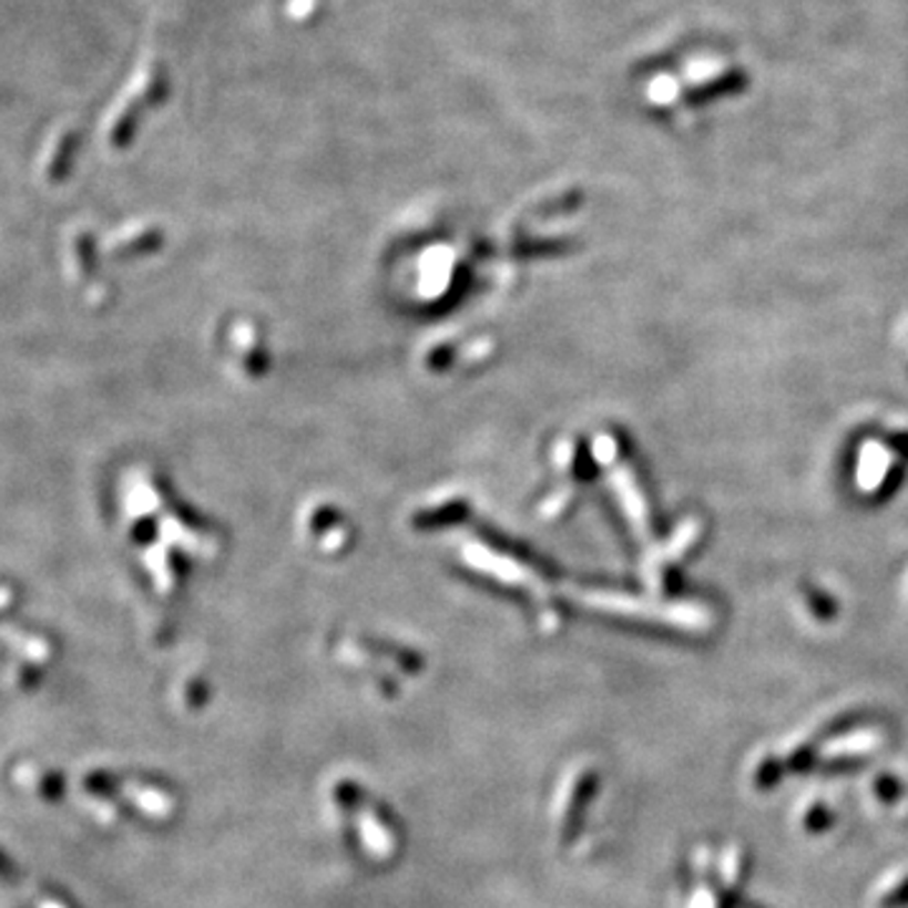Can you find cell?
<instances>
[{
    "label": "cell",
    "instance_id": "obj_1",
    "mask_svg": "<svg viewBox=\"0 0 908 908\" xmlns=\"http://www.w3.org/2000/svg\"><path fill=\"white\" fill-rule=\"evenodd\" d=\"M359 836L366 846V853L376 860H387L394 848H397V838H394L387 820H381L379 815L371 810H364L359 815Z\"/></svg>",
    "mask_w": 908,
    "mask_h": 908
},
{
    "label": "cell",
    "instance_id": "obj_2",
    "mask_svg": "<svg viewBox=\"0 0 908 908\" xmlns=\"http://www.w3.org/2000/svg\"><path fill=\"white\" fill-rule=\"evenodd\" d=\"M595 785H599V779H595V773H583L578 775L575 785H573V793H571V800H568L565 807V815H563V838L568 840L578 830V823H581V815L585 810V805H589L591 795L595 793Z\"/></svg>",
    "mask_w": 908,
    "mask_h": 908
},
{
    "label": "cell",
    "instance_id": "obj_3",
    "mask_svg": "<svg viewBox=\"0 0 908 908\" xmlns=\"http://www.w3.org/2000/svg\"><path fill=\"white\" fill-rule=\"evenodd\" d=\"M745 856H742L739 848H730L724 853L722 858V884H724V891L727 888H737L742 876H745Z\"/></svg>",
    "mask_w": 908,
    "mask_h": 908
},
{
    "label": "cell",
    "instance_id": "obj_4",
    "mask_svg": "<svg viewBox=\"0 0 908 908\" xmlns=\"http://www.w3.org/2000/svg\"><path fill=\"white\" fill-rule=\"evenodd\" d=\"M880 739L884 737H880L878 732H858V735L838 742V745L833 747V755H858V752L876 749L880 745Z\"/></svg>",
    "mask_w": 908,
    "mask_h": 908
},
{
    "label": "cell",
    "instance_id": "obj_5",
    "mask_svg": "<svg viewBox=\"0 0 908 908\" xmlns=\"http://www.w3.org/2000/svg\"><path fill=\"white\" fill-rule=\"evenodd\" d=\"M785 763H779L775 757H767L759 763V767L755 769V785L759 790H769V787L779 783V777L785 773Z\"/></svg>",
    "mask_w": 908,
    "mask_h": 908
},
{
    "label": "cell",
    "instance_id": "obj_6",
    "mask_svg": "<svg viewBox=\"0 0 908 908\" xmlns=\"http://www.w3.org/2000/svg\"><path fill=\"white\" fill-rule=\"evenodd\" d=\"M904 906H908V876L896 880L891 888H886V891L878 896V908H904Z\"/></svg>",
    "mask_w": 908,
    "mask_h": 908
},
{
    "label": "cell",
    "instance_id": "obj_7",
    "mask_svg": "<svg viewBox=\"0 0 908 908\" xmlns=\"http://www.w3.org/2000/svg\"><path fill=\"white\" fill-rule=\"evenodd\" d=\"M813 759H815V747H810V745H797L790 755H787V759H785V767L787 769H793V773H803V769H807L813 765Z\"/></svg>",
    "mask_w": 908,
    "mask_h": 908
},
{
    "label": "cell",
    "instance_id": "obj_8",
    "mask_svg": "<svg viewBox=\"0 0 908 908\" xmlns=\"http://www.w3.org/2000/svg\"><path fill=\"white\" fill-rule=\"evenodd\" d=\"M833 823V815H830V810L825 805H813L810 810H807V815H805V825L810 830H825L828 828V825Z\"/></svg>",
    "mask_w": 908,
    "mask_h": 908
},
{
    "label": "cell",
    "instance_id": "obj_9",
    "mask_svg": "<svg viewBox=\"0 0 908 908\" xmlns=\"http://www.w3.org/2000/svg\"><path fill=\"white\" fill-rule=\"evenodd\" d=\"M876 793L880 795L884 803H894L898 795H901V783L891 775H880L876 777Z\"/></svg>",
    "mask_w": 908,
    "mask_h": 908
},
{
    "label": "cell",
    "instance_id": "obj_10",
    "mask_svg": "<svg viewBox=\"0 0 908 908\" xmlns=\"http://www.w3.org/2000/svg\"><path fill=\"white\" fill-rule=\"evenodd\" d=\"M690 908H717V898H714L710 888H700V891L694 894Z\"/></svg>",
    "mask_w": 908,
    "mask_h": 908
}]
</instances>
